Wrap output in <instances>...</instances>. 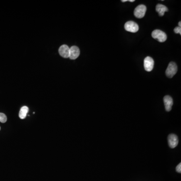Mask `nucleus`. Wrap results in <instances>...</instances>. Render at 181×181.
I'll return each instance as SVG.
<instances>
[{"instance_id": "nucleus-1", "label": "nucleus", "mask_w": 181, "mask_h": 181, "mask_svg": "<svg viewBox=\"0 0 181 181\" xmlns=\"http://www.w3.org/2000/svg\"><path fill=\"white\" fill-rule=\"evenodd\" d=\"M152 36L153 39L158 40L160 42H165L167 39L166 33L160 30H154L152 32Z\"/></svg>"}, {"instance_id": "nucleus-2", "label": "nucleus", "mask_w": 181, "mask_h": 181, "mask_svg": "<svg viewBox=\"0 0 181 181\" xmlns=\"http://www.w3.org/2000/svg\"><path fill=\"white\" fill-rule=\"evenodd\" d=\"M178 67L176 63L171 62L168 64L167 69L166 70V74L168 78H172L176 75L177 72Z\"/></svg>"}, {"instance_id": "nucleus-3", "label": "nucleus", "mask_w": 181, "mask_h": 181, "mask_svg": "<svg viewBox=\"0 0 181 181\" xmlns=\"http://www.w3.org/2000/svg\"><path fill=\"white\" fill-rule=\"evenodd\" d=\"M147 11V7L143 5H140L134 9V15L137 18H142L144 16Z\"/></svg>"}, {"instance_id": "nucleus-4", "label": "nucleus", "mask_w": 181, "mask_h": 181, "mask_svg": "<svg viewBox=\"0 0 181 181\" xmlns=\"http://www.w3.org/2000/svg\"><path fill=\"white\" fill-rule=\"evenodd\" d=\"M124 28L125 30L129 32L132 33H135L137 32L139 30V26L137 24L133 21H128L125 23L124 25Z\"/></svg>"}, {"instance_id": "nucleus-5", "label": "nucleus", "mask_w": 181, "mask_h": 181, "mask_svg": "<svg viewBox=\"0 0 181 181\" xmlns=\"http://www.w3.org/2000/svg\"><path fill=\"white\" fill-rule=\"evenodd\" d=\"M168 145L171 148H174L178 143V137L174 134H170L168 137Z\"/></svg>"}, {"instance_id": "nucleus-6", "label": "nucleus", "mask_w": 181, "mask_h": 181, "mask_svg": "<svg viewBox=\"0 0 181 181\" xmlns=\"http://www.w3.org/2000/svg\"><path fill=\"white\" fill-rule=\"evenodd\" d=\"M154 60L151 57L147 56L144 60V68L147 71H151L154 66Z\"/></svg>"}, {"instance_id": "nucleus-7", "label": "nucleus", "mask_w": 181, "mask_h": 181, "mask_svg": "<svg viewBox=\"0 0 181 181\" xmlns=\"http://www.w3.org/2000/svg\"><path fill=\"white\" fill-rule=\"evenodd\" d=\"M80 50L78 46H73L70 48L69 58L71 59H75L79 56Z\"/></svg>"}, {"instance_id": "nucleus-8", "label": "nucleus", "mask_w": 181, "mask_h": 181, "mask_svg": "<svg viewBox=\"0 0 181 181\" xmlns=\"http://www.w3.org/2000/svg\"><path fill=\"white\" fill-rule=\"evenodd\" d=\"M59 52L60 56L63 58H69L70 56V47L66 45H61L59 50Z\"/></svg>"}, {"instance_id": "nucleus-9", "label": "nucleus", "mask_w": 181, "mask_h": 181, "mask_svg": "<svg viewBox=\"0 0 181 181\" xmlns=\"http://www.w3.org/2000/svg\"><path fill=\"white\" fill-rule=\"evenodd\" d=\"M163 102H164L166 111L168 112L171 111L172 110L173 105V100L172 98L168 95L165 96V97L163 98Z\"/></svg>"}, {"instance_id": "nucleus-10", "label": "nucleus", "mask_w": 181, "mask_h": 181, "mask_svg": "<svg viewBox=\"0 0 181 181\" xmlns=\"http://www.w3.org/2000/svg\"><path fill=\"white\" fill-rule=\"evenodd\" d=\"M156 11L158 13L160 16H163L166 12L168 11V9L167 7L162 4H158L156 6Z\"/></svg>"}, {"instance_id": "nucleus-11", "label": "nucleus", "mask_w": 181, "mask_h": 181, "mask_svg": "<svg viewBox=\"0 0 181 181\" xmlns=\"http://www.w3.org/2000/svg\"><path fill=\"white\" fill-rule=\"evenodd\" d=\"M28 111H29V109H28L27 106H23V107H22L21 108L19 114L20 118L21 119L25 118L27 116Z\"/></svg>"}, {"instance_id": "nucleus-12", "label": "nucleus", "mask_w": 181, "mask_h": 181, "mask_svg": "<svg viewBox=\"0 0 181 181\" xmlns=\"http://www.w3.org/2000/svg\"><path fill=\"white\" fill-rule=\"evenodd\" d=\"M7 120L6 115L5 114L0 113V122L2 123H5Z\"/></svg>"}, {"instance_id": "nucleus-13", "label": "nucleus", "mask_w": 181, "mask_h": 181, "mask_svg": "<svg viewBox=\"0 0 181 181\" xmlns=\"http://www.w3.org/2000/svg\"><path fill=\"white\" fill-rule=\"evenodd\" d=\"M174 32L176 33H177V34H180L181 35V27H177L174 29Z\"/></svg>"}, {"instance_id": "nucleus-14", "label": "nucleus", "mask_w": 181, "mask_h": 181, "mask_svg": "<svg viewBox=\"0 0 181 181\" xmlns=\"http://www.w3.org/2000/svg\"><path fill=\"white\" fill-rule=\"evenodd\" d=\"M176 171L178 173H181V163H179L176 168Z\"/></svg>"}, {"instance_id": "nucleus-15", "label": "nucleus", "mask_w": 181, "mask_h": 181, "mask_svg": "<svg viewBox=\"0 0 181 181\" xmlns=\"http://www.w3.org/2000/svg\"><path fill=\"white\" fill-rule=\"evenodd\" d=\"M178 27H181V21H180V22H178Z\"/></svg>"}, {"instance_id": "nucleus-16", "label": "nucleus", "mask_w": 181, "mask_h": 181, "mask_svg": "<svg viewBox=\"0 0 181 181\" xmlns=\"http://www.w3.org/2000/svg\"><path fill=\"white\" fill-rule=\"evenodd\" d=\"M128 1V0H122L121 2H126Z\"/></svg>"}, {"instance_id": "nucleus-17", "label": "nucleus", "mask_w": 181, "mask_h": 181, "mask_svg": "<svg viewBox=\"0 0 181 181\" xmlns=\"http://www.w3.org/2000/svg\"><path fill=\"white\" fill-rule=\"evenodd\" d=\"M129 1L130 2H133L135 1L134 0H129V1Z\"/></svg>"}, {"instance_id": "nucleus-18", "label": "nucleus", "mask_w": 181, "mask_h": 181, "mask_svg": "<svg viewBox=\"0 0 181 181\" xmlns=\"http://www.w3.org/2000/svg\"><path fill=\"white\" fill-rule=\"evenodd\" d=\"M0 130H1V127H0Z\"/></svg>"}]
</instances>
